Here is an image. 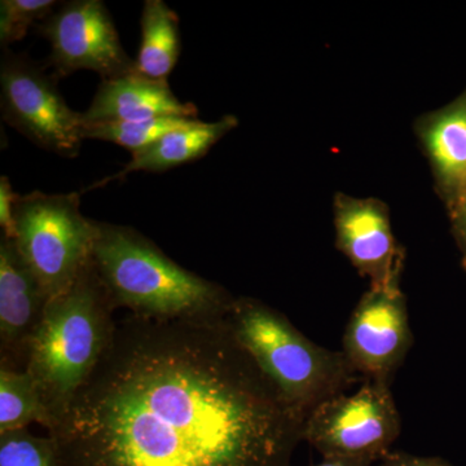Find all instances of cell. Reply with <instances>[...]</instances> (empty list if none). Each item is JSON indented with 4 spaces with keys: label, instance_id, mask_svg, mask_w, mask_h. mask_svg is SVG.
Masks as SVG:
<instances>
[{
    "label": "cell",
    "instance_id": "6",
    "mask_svg": "<svg viewBox=\"0 0 466 466\" xmlns=\"http://www.w3.org/2000/svg\"><path fill=\"white\" fill-rule=\"evenodd\" d=\"M390 386L366 380L352 394L325 400L306 419L303 441L323 458L379 462L401 431Z\"/></svg>",
    "mask_w": 466,
    "mask_h": 466
},
{
    "label": "cell",
    "instance_id": "12",
    "mask_svg": "<svg viewBox=\"0 0 466 466\" xmlns=\"http://www.w3.org/2000/svg\"><path fill=\"white\" fill-rule=\"evenodd\" d=\"M82 116L85 125L121 124L167 116L198 118V110L177 99L167 81L133 73L104 79Z\"/></svg>",
    "mask_w": 466,
    "mask_h": 466
},
{
    "label": "cell",
    "instance_id": "8",
    "mask_svg": "<svg viewBox=\"0 0 466 466\" xmlns=\"http://www.w3.org/2000/svg\"><path fill=\"white\" fill-rule=\"evenodd\" d=\"M51 45L48 66L55 78L92 70L104 79L137 73L135 60L122 46L113 18L101 0H73L38 24Z\"/></svg>",
    "mask_w": 466,
    "mask_h": 466
},
{
    "label": "cell",
    "instance_id": "13",
    "mask_svg": "<svg viewBox=\"0 0 466 466\" xmlns=\"http://www.w3.org/2000/svg\"><path fill=\"white\" fill-rule=\"evenodd\" d=\"M238 119L235 116H225L216 122H204L201 119L171 131L164 137L131 155V161L118 173L95 183L91 188H99L104 184L124 179L127 175L147 171L164 173L170 168L182 167L196 159L204 157L222 137L238 127Z\"/></svg>",
    "mask_w": 466,
    "mask_h": 466
},
{
    "label": "cell",
    "instance_id": "4",
    "mask_svg": "<svg viewBox=\"0 0 466 466\" xmlns=\"http://www.w3.org/2000/svg\"><path fill=\"white\" fill-rule=\"evenodd\" d=\"M227 319L236 339L305 420L325 400L364 381L342 351L312 342L260 300L233 299Z\"/></svg>",
    "mask_w": 466,
    "mask_h": 466
},
{
    "label": "cell",
    "instance_id": "22",
    "mask_svg": "<svg viewBox=\"0 0 466 466\" xmlns=\"http://www.w3.org/2000/svg\"><path fill=\"white\" fill-rule=\"evenodd\" d=\"M375 462L366 461V460L323 458L321 462L311 466H373Z\"/></svg>",
    "mask_w": 466,
    "mask_h": 466
},
{
    "label": "cell",
    "instance_id": "20",
    "mask_svg": "<svg viewBox=\"0 0 466 466\" xmlns=\"http://www.w3.org/2000/svg\"><path fill=\"white\" fill-rule=\"evenodd\" d=\"M18 193L12 188L8 177L3 175L0 177V226L3 228V235L11 240L15 236V202Z\"/></svg>",
    "mask_w": 466,
    "mask_h": 466
},
{
    "label": "cell",
    "instance_id": "2",
    "mask_svg": "<svg viewBox=\"0 0 466 466\" xmlns=\"http://www.w3.org/2000/svg\"><path fill=\"white\" fill-rule=\"evenodd\" d=\"M115 308L94 259L69 289L48 299L27 346L25 363L47 410V429L106 351Z\"/></svg>",
    "mask_w": 466,
    "mask_h": 466
},
{
    "label": "cell",
    "instance_id": "9",
    "mask_svg": "<svg viewBox=\"0 0 466 466\" xmlns=\"http://www.w3.org/2000/svg\"><path fill=\"white\" fill-rule=\"evenodd\" d=\"M412 343L400 285L370 287L350 317L341 351L364 381L391 385Z\"/></svg>",
    "mask_w": 466,
    "mask_h": 466
},
{
    "label": "cell",
    "instance_id": "7",
    "mask_svg": "<svg viewBox=\"0 0 466 466\" xmlns=\"http://www.w3.org/2000/svg\"><path fill=\"white\" fill-rule=\"evenodd\" d=\"M0 104L5 122L35 146L61 157L79 155L85 140L84 116L67 106L57 79L25 55L3 54Z\"/></svg>",
    "mask_w": 466,
    "mask_h": 466
},
{
    "label": "cell",
    "instance_id": "10",
    "mask_svg": "<svg viewBox=\"0 0 466 466\" xmlns=\"http://www.w3.org/2000/svg\"><path fill=\"white\" fill-rule=\"evenodd\" d=\"M337 248L370 287L400 285L403 250L392 233L388 208L375 198L337 196L334 202Z\"/></svg>",
    "mask_w": 466,
    "mask_h": 466
},
{
    "label": "cell",
    "instance_id": "3",
    "mask_svg": "<svg viewBox=\"0 0 466 466\" xmlns=\"http://www.w3.org/2000/svg\"><path fill=\"white\" fill-rule=\"evenodd\" d=\"M95 266L116 308L135 314L179 317L225 311L233 297L187 271L131 227L97 222Z\"/></svg>",
    "mask_w": 466,
    "mask_h": 466
},
{
    "label": "cell",
    "instance_id": "19",
    "mask_svg": "<svg viewBox=\"0 0 466 466\" xmlns=\"http://www.w3.org/2000/svg\"><path fill=\"white\" fill-rule=\"evenodd\" d=\"M54 0H2L0 2V43L7 48L11 43L25 38L30 27L51 16L56 7Z\"/></svg>",
    "mask_w": 466,
    "mask_h": 466
},
{
    "label": "cell",
    "instance_id": "1",
    "mask_svg": "<svg viewBox=\"0 0 466 466\" xmlns=\"http://www.w3.org/2000/svg\"><path fill=\"white\" fill-rule=\"evenodd\" d=\"M228 309L116 321L47 429L61 466H290L305 417L236 339Z\"/></svg>",
    "mask_w": 466,
    "mask_h": 466
},
{
    "label": "cell",
    "instance_id": "5",
    "mask_svg": "<svg viewBox=\"0 0 466 466\" xmlns=\"http://www.w3.org/2000/svg\"><path fill=\"white\" fill-rule=\"evenodd\" d=\"M14 220L12 240L47 299L69 289L91 262L97 236V222L82 214L81 195H18Z\"/></svg>",
    "mask_w": 466,
    "mask_h": 466
},
{
    "label": "cell",
    "instance_id": "14",
    "mask_svg": "<svg viewBox=\"0 0 466 466\" xmlns=\"http://www.w3.org/2000/svg\"><path fill=\"white\" fill-rule=\"evenodd\" d=\"M421 139L441 187L462 202L466 196V99L422 122Z\"/></svg>",
    "mask_w": 466,
    "mask_h": 466
},
{
    "label": "cell",
    "instance_id": "11",
    "mask_svg": "<svg viewBox=\"0 0 466 466\" xmlns=\"http://www.w3.org/2000/svg\"><path fill=\"white\" fill-rule=\"evenodd\" d=\"M48 299L16 244L0 238V348L2 367L25 370L27 346Z\"/></svg>",
    "mask_w": 466,
    "mask_h": 466
},
{
    "label": "cell",
    "instance_id": "15",
    "mask_svg": "<svg viewBox=\"0 0 466 466\" xmlns=\"http://www.w3.org/2000/svg\"><path fill=\"white\" fill-rule=\"evenodd\" d=\"M140 26L142 43L135 60V70L147 78L167 81L182 51L179 17L164 0H147Z\"/></svg>",
    "mask_w": 466,
    "mask_h": 466
},
{
    "label": "cell",
    "instance_id": "16",
    "mask_svg": "<svg viewBox=\"0 0 466 466\" xmlns=\"http://www.w3.org/2000/svg\"><path fill=\"white\" fill-rule=\"evenodd\" d=\"M32 422L47 429V410L35 382L26 370L2 367L0 370V434L23 431Z\"/></svg>",
    "mask_w": 466,
    "mask_h": 466
},
{
    "label": "cell",
    "instance_id": "23",
    "mask_svg": "<svg viewBox=\"0 0 466 466\" xmlns=\"http://www.w3.org/2000/svg\"><path fill=\"white\" fill-rule=\"evenodd\" d=\"M458 226L460 232L466 238V196L461 205L458 208Z\"/></svg>",
    "mask_w": 466,
    "mask_h": 466
},
{
    "label": "cell",
    "instance_id": "17",
    "mask_svg": "<svg viewBox=\"0 0 466 466\" xmlns=\"http://www.w3.org/2000/svg\"><path fill=\"white\" fill-rule=\"evenodd\" d=\"M198 118L167 116L121 124H94L85 126V140H103L115 143L130 150L131 155L152 146L165 135L184 126L191 125Z\"/></svg>",
    "mask_w": 466,
    "mask_h": 466
},
{
    "label": "cell",
    "instance_id": "18",
    "mask_svg": "<svg viewBox=\"0 0 466 466\" xmlns=\"http://www.w3.org/2000/svg\"><path fill=\"white\" fill-rule=\"evenodd\" d=\"M0 466H61L54 441L26 429L0 434Z\"/></svg>",
    "mask_w": 466,
    "mask_h": 466
},
{
    "label": "cell",
    "instance_id": "21",
    "mask_svg": "<svg viewBox=\"0 0 466 466\" xmlns=\"http://www.w3.org/2000/svg\"><path fill=\"white\" fill-rule=\"evenodd\" d=\"M379 466H451L446 460L433 456H417L404 451H391L379 461Z\"/></svg>",
    "mask_w": 466,
    "mask_h": 466
}]
</instances>
